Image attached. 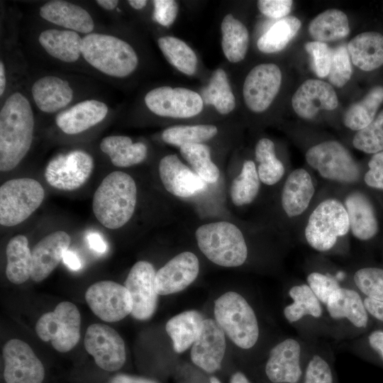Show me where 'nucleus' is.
Masks as SVG:
<instances>
[{
	"label": "nucleus",
	"mask_w": 383,
	"mask_h": 383,
	"mask_svg": "<svg viewBox=\"0 0 383 383\" xmlns=\"http://www.w3.org/2000/svg\"><path fill=\"white\" fill-rule=\"evenodd\" d=\"M158 46L167 60L182 73L193 75L197 69L194 50L183 40L173 36L160 37Z\"/></svg>",
	"instance_id": "obj_40"
},
{
	"label": "nucleus",
	"mask_w": 383,
	"mask_h": 383,
	"mask_svg": "<svg viewBox=\"0 0 383 383\" xmlns=\"http://www.w3.org/2000/svg\"><path fill=\"white\" fill-rule=\"evenodd\" d=\"M203 316L197 311H187L171 318L165 329L172 340L175 352L185 351L198 338L204 321Z\"/></svg>",
	"instance_id": "obj_33"
},
{
	"label": "nucleus",
	"mask_w": 383,
	"mask_h": 383,
	"mask_svg": "<svg viewBox=\"0 0 383 383\" xmlns=\"http://www.w3.org/2000/svg\"><path fill=\"white\" fill-rule=\"evenodd\" d=\"M199 262L191 252H181L162 267L155 274V287L160 295H168L186 289L197 277Z\"/></svg>",
	"instance_id": "obj_20"
},
{
	"label": "nucleus",
	"mask_w": 383,
	"mask_h": 383,
	"mask_svg": "<svg viewBox=\"0 0 383 383\" xmlns=\"http://www.w3.org/2000/svg\"><path fill=\"white\" fill-rule=\"evenodd\" d=\"M4 377L6 383H42L45 370L28 344L19 339L7 341L3 348Z\"/></svg>",
	"instance_id": "obj_17"
},
{
	"label": "nucleus",
	"mask_w": 383,
	"mask_h": 383,
	"mask_svg": "<svg viewBox=\"0 0 383 383\" xmlns=\"http://www.w3.org/2000/svg\"><path fill=\"white\" fill-rule=\"evenodd\" d=\"M230 383H252L248 377L242 372L234 373L230 380Z\"/></svg>",
	"instance_id": "obj_59"
},
{
	"label": "nucleus",
	"mask_w": 383,
	"mask_h": 383,
	"mask_svg": "<svg viewBox=\"0 0 383 383\" xmlns=\"http://www.w3.org/2000/svg\"><path fill=\"white\" fill-rule=\"evenodd\" d=\"M217 133L218 128L213 125H179L164 130L162 139L167 144L181 147L187 144L202 143L213 138Z\"/></svg>",
	"instance_id": "obj_45"
},
{
	"label": "nucleus",
	"mask_w": 383,
	"mask_h": 383,
	"mask_svg": "<svg viewBox=\"0 0 383 383\" xmlns=\"http://www.w3.org/2000/svg\"><path fill=\"white\" fill-rule=\"evenodd\" d=\"M145 103L155 114L174 118H191L199 114L204 109L202 96L183 87L155 88L146 94Z\"/></svg>",
	"instance_id": "obj_13"
},
{
	"label": "nucleus",
	"mask_w": 383,
	"mask_h": 383,
	"mask_svg": "<svg viewBox=\"0 0 383 383\" xmlns=\"http://www.w3.org/2000/svg\"><path fill=\"white\" fill-rule=\"evenodd\" d=\"M211 383H221L216 377H211L210 378Z\"/></svg>",
	"instance_id": "obj_63"
},
{
	"label": "nucleus",
	"mask_w": 383,
	"mask_h": 383,
	"mask_svg": "<svg viewBox=\"0 0 383 383\" xmlns=\"http://www.w3.org/2000/svg\"><path fill=\"white\" fill-rule=\"evenodd\" d=\"M96 3L104 9L113 10L117 6L118 4V1L117 0H97Z\"/></svg>",
	"instance_id": "obj_60"
},
{
	"label": "nucleus",
	"mask_w": 383,
	"mask_h": 383,
	"mask_svg": "<svg viewBox=\"0 0 383 383\" xmlns=\"http://www.w3.org/2000/svg\"><path fill=\"white\" fill-rule=\"evenodd\" d=\"M82 55L94 68L115 77L128 76L138 64L137 54L129 43L101 33H89L82 38Z\"/></svg>",
	"instance_id": "obj_4"
},
{
	"label": "nucleus",
	"mask_w": 383,
	"mask_h": 383,
	"mask_svg": "<svg viewBox=\"0 0 383 383\" xmlns=\"http://www.w3.org/2000/svg\"><path fill=\"white\" fill-rule=\"evenodd\" d=\"M159 174L165 189L178 197L192 196L206 187L205 182L186 166L177 155H167L160 160Z\"/></svg>",
	"instance_id": "obj_23"
},
{
	"label": "nucleus",
	"mask_w": 383,
	"mask_h": 383,
	"mask_svg": "<svg viewBox=\"0 0 383 383\" xmlns=\"http://www.w3.org/2000/svg\"><path fill=\"white\" fill-rule=\"evenodd\" d=\"M293 1L291 0H260L257 5L259 11L272 18H283L291 11Z\"/></svg>",
	"instance_id": "obj_53"
},
{
	"label": "nucleus",
	"mask_w": 383,
	"mask_h": 383,
	"mask_svg": "<svg viewBox=\"0 0 383 383\" xmlns=\"http://www.w3.org/2000/svg\"><path fill=\"white\" fill-rule=\"evenodd\" d=\"M350 229L348 213L338 200L328 199L321 202L310 214L305 228V238L315 250L327 252L333 248L339 237Z\"/></svg>",
	"instance_id": "obj_9"
},
{
	"label": "nucleus",
	"mask_w": 383,
	"mask_h": 383,
	"mask_svg": "<svg viewBox=\"0 0 383 383\" xmlns=\"http://www.w3.org/2000/svg\"><path fill=\"white\" fill-rule=\"evenodd\" d=\"M305 50L312 60L316 74L322 78L328 77L331 66L332 48L326 43L312 41L305 45Z\"/></svg>",
	"instance_id": "obj_50"
},
{
	"label": "nucleus",
	"mask_w": 383,
	"mask_h": 383,
	"mask_svg": "<svg viewBox=\"0 0 383 383\" xmlns=\"http://www.w3.org/2000/svg\"><path fill=\"white\" fill-rule=\"evenodd\" d=\"M382 102L383 87H374L360 101L348 109L343 117L345 126L357 131L364 128L374 119Z\"/></svg>",
	"instance_id": "obj_38"
},
{
	"label": "nucleus",
	"mask_w": 383,
	"mask_h": 383,
	"mask_svg": "<svg viewBox=\"0 0 383 383\" xmlns=\"http://www.w3.org/2000/svg\"><path fill=\"white\" fill-rule=\"evenodd\" d=\"M195 237L202 253L218 265L238 267L247 260L244 236L232 223L217 221L201 225L196 230Z\"/></svg>",
	"instance_id": "obj_5"
},
{
	"label": "nucleus",
	"mask_w": 383,
	"mask_h": 383,
	"mask_svg": "<svg viewBox=\"0 0 383 383\" xmlns=\"http://www.w3.org/2000/svg\"><path fill=\"white\" fill-rule=\"evenodd\" d=\"M34 128V117L28 100L15 92L0 111V170L9 172L21 162L28 152Z\"/></svg>",
	"instance_id": "obj_1"
},
{
	"label": "nucleus",
	"mask_w": 383,
	"mask_h": 383,
	"mask_svg": "<svg viewBox=\"0 0 383 383\" xmlns=\"http://www.w3.org/2000/svg\"><path fill=\"white\" fill-rule=\"evenodd\" d=\"M94 169L92 157L83 150H74L53 157L45 170V179L52 187L72 191L81 187Z\"/></svg>",
	"instance_id": "obj_14"
},
{
	"label": "nucleus",
	"mask_w": 383,
	"mask_h": 383,
	"mask_svg": "<svg viewBox=\"0 0 383 383\" xmlns=\"http://www.w3.org/2000/svg\"><path fill=\"white\" fill-rule=\"evenodd\" d=\"M84 343L87 352L102 370L113 372L123 366L126 359L124 341L113 328L103 323L90 325Z\"/></svg>",
	"instance_id": "obj_16"
},
{
	"label": "nucleus",
	"mask_w": 383,
	"mask_h": 383,
	"mask_svg": "<svg viewBox=\"0 0 383 383\" xmlns=\"http://www.w3.org/2000/svg\"><path fill=\"white\" fill-rule=\"evenodd\" d=\"M255 155L258 163L257 170L260 180L267 185L277 183L284 174V167L276 157L274 143L268 138L259 140Z\"/></svg>",
	"instance_id": "obj_42"
},
{
	"label": "nucleus",
	"mask_w": 383,
	"mask_h": 383,
	"mask_svg": "<svg viewBox=\"0 0 383 383\" xmlns=\"http://www.w3.org/2000/svg\"><path fill=\"white\" fill-rule=\"evenodd\" d=\"M203 101L214 106L221 114L231 113L235 107V99L226 72L221 68L211 75L208 87L204 90Z\"/></svg>",
	"instance_id": "obj_41"
},
{
	"label": "nucleus",
	"mask_w": 383,
	"mask_h": 383,
	"mask_svg": "<svg viewBox=\"0 0 383 383\" xmlns=\"http://www.w3.org/2000/svg\"><path fill=\"white\" fill-rule=\"evenodd\" d=\"M293 109L302 118L311 119L320 110L331 111L338 104V96L333 87L318 79L305 81L292 99Z\"/></svg>",
	"instance_id": "obj_22"
},
{
	"label": "nucleus",
	"mask_w": 383,
	"mask_h": 383,
	"mask_svg": "<svg viewBox=\"0 0 383 383\" xmlns=\"http://www.w3.org/2000/svg\"><path fill=\"white\" fill-rule=\"evenodd\" d=\"M287 296L283 315L298 335L310 342L329 338L325 306L306 283L292 285Z\"/></svg>",
	"instance_id": "obj_3"
},
{
	"label": "nucleus",
	"mask_w": 383,
	"mask_h": 383,
	"mask_svg": "<svg viewBox=\"0 0 383 383\" xmlns=\"http://www.w3.org/2000/svg\"><path fill=\"white\" fill-rule=\"evenodd\" d=\"M370 170L364 180L367 186L383 189V151L374 154L368 162Z\"/></svg>",
	"instance_id": "obj_54"
},
{
	"label": "nucleus",
	"mask_w": 383,
	"mask_h": 383,
	"mask_svg": "<svg viewBox=\"0 0 383 383\" xmlns=\"http://www.w3.org/2000/svg\"><path fill=\"white\" fill-rule=\"evenodd\" d=\"M45 191L32 178L12 179L0 187V224L14 226L26 221L41 205Z\"/></svg>",
	"instance_id": "obj_10"
},
{
	"label": "nucleus",
	"mask_w": 383,
	"mask_h": 383,
	"mask_svg": "<svg viewBox=\"0 0 383 383\" xmlns=\"http://www.w3.org/2000/svg\"><path fill=\"white\" fill-rule=\"evenodd\" d=\"M260 181L254 162L245 160L240 173L231 186L230 195L233 204L241 206L250 204L259 192Z\"/></svg>",
	"instance_id": "obj_43"
},
{
	"label": "nucleus",
	"mask_w": 383,
	"mask_h": 383,
	"mask_svg": "<svg viewBox=\"0 0 383 383\" xmlns=\"http://www.w3.org/2000/svg\"><path fill=\"white\" fill-rule=\"evenodd\" d=\"M70 243V236L63 231L52 232L37 243L31 251L32 280L46 279L62 260Z\"/></svg>",
	"instance_id": "obj_24"
},
{
	"label": "nucleus",
	"mask_w": 383,
	"mask_h": 383,
	"mask_svg": "<svg viewBox=\"0 0 383 383\" xmlns=\"http://www.w3.org/2000/svg\"><path fill=\"white\" fill-rule=\"evenodd\" d=\"M353 73L350 57L345 45L332 49L331 62L328 75L330 83L343 87L350 79Z\"/></svg>",
	"instance_id": "obj_49"
},
{
	"label": "nucleus",
	"mask_w": 383,
	"mask_h": 383,
	"mask_svg": "<svg viewBox=\"0 0 383 383\" xmlns=\"http://www.w3.org/2000/svg\"><path fill=\"white\" fill-rule=\"evenodd\" d=\"M155 270L148 261H138L131 267L124 286L133 301L131 316L138 320H147L155 313L157 295L155 287Z\"/></svg>",
	"instance_id": "obj_19"
},
{
	"label": "nucleus",
	"mask_w": 383,
	"mask_h": 383,
	"mask_svg": "<svg viewBox=\"0 0 383 383\" xmlns=\"http://www.w3.org/2000/svg\"><path fill=\"white\" fill-rule=\"evenodd\" d=\"M334 353L326 340L311 342L301 383H338Z\"/></svg>",
	"instance_id": "obj_30"
},
{
	"label": "nucleus",
	"mask_w": 383,
	"mask_h": 383,
	"mask_svg": "<svg viewBox=\"0 0 383 383\" xmlns=\"http://www.w3.org/2000/svg\"><path fill=\"white\" fill-rule=\"evenodd\" d=\"M89 247L97 252L103 253L106 250V245L102 237L97 233H90L87 235Z\"/></svg>",
	"instance_id": "obj_57"
},
{
	"label": "nucleus",
	"mask_w": 383,
	"mask_h": 383,
	"mask_svg": "<svg viewBox=\"0 0 383 383\" xmlns=\"http://www.w3.org/2000/svg\"><path fill=\"white\" fill-rule=\"evenodd\" d=\"M179 150L183 158L204 182L215 183L218 181L220 172L211 160L207 145L203 143L187 144L179 147Z\"/></svg>",
	"instance_id": "obj_44"
},
{
	"label": "nucleus",
	"mask_w": 383,
	"mask_h": 383,
	"mask_svg": "<svg viewBox=\"0 0 383 383\" xmlns=\"http://www.w3.org/2000/svg\"><path fill=\"white\" fill-rule=\"evenodd\" d=\"M129 5L136 10H140L144 8L148 3L146 0H129L128 1Z\"/></svg>",
	"instance_id": "obj_62"
},
{
	"label": "nucleus",
	"mask_w": 383,
	"mask_h": 383,
	"mask_svg": "<svg viewBox=\"0 0 383 383\" xmlns=\"http://www.w3.org/2000/svg\"><path fill=\"white\" fill-rule=\"evenodd\" d=\"M6 74L4 65L2 61L0 62V95L2 96L6 89Z\"/></svg>",
	"instance_id": "obj_61"
},
{
	"label": "nucleus",
	"mask_w": 383,
	"mask_h": 383,
	"mask_svg": "<svg viewBox=\"0 0 383 383\" xmlns=\"http://www.w3.org/2000/svg\"><path fill=\"white\" fill-rule=\"evenodd\" d=\"M365 306L370 316L383 323V301H378L363 297Z\"/></svg>",
	"instance_id": "obj_55"
},
{
	"label": "nucleus",
	"mask_w": 383,
	"mask_h": 383,
	"mask_svg": "<svg viewBox=\"0 0 383 383\" xmlns=\"http://www.w3.org/2000/svg\"><path fill=\"white\" fill-rule=\"evenodd\" d=\"M107 113L108 107L104 103L94 99L86 100L60 113L55 122L64 133L74 135L100 123Z\"/></svg>",
	"instance_id": "obj_25"
},
{
	"label": "nucleus",
	"mask_w": 383,
	"mask_h": 383,
	"mask_svg": "<svg viewBox=\"0 0 383 383\" xmlns=\"http://www.w3.org/2000/svg\"><path fill=\"white\" fill-rule=\"evenodd\" d=\"M100 149L118 167H127L142 162L147 156V147L140 142L133 143L125 135H111L104 138Z\"/></svg>",
	"instance_id": "obj_34"
},
{
	"label": "nucleus",
	"mask_w": 383,
	"mask_h": 383,
	"mask_svg": "<svg viewBox=\"0 0 383 383\" xmlns=\"http://www.w3.org/2000/svg\"><path fill=\"white\" fill-rule=\"evenodd\" d=\"M85 299L92 312L106 322L122 320L133 309L131 296L125 286L113 281H101L86 291Z\"/></svg>",
	"instance_id": "obj_15"
},
{
	"label": "nucleus",
	"mask_w": 383,
	"mask_h": 383,
	"mask_svg": "<svg viewBox=\"0 0 383 383\" xmlns=\"http://www.w3.org/2000/svg\"><path fill=\"white\" fill-rule=\"evenodd\" d=\"M343 277L319 271L309 272L306 278V283L325 306L346 285L341 282Z\"/></svg>",
	"instance_id": "obj_48"
},
{
	"label": "nucleus",
	"mask_w": 383,
	"mask_h": 383,
	"mask_svg": "<svg viewBox=\"0 0 383 383\" xmlns=\"http://www.w3.org/2000/svg\"><path fill=\"white\" fill-rule=\"evenodd\" d=\"M62 260L64 263L72 270H78L81 268V262L77 255L72 251L67 250L64 254Z\"/></svg>",
	"instance_id": "obj_58"
},
{
	"label": "nucleus",
	"mask_w": 383,
	"mask_h": 383,
	"mask_svg": "<svg viewBox=\"0 0 383 383\" xmlns=\"http://www.w3.org/2000/svg\"><path fill=\"white\" fill-rule=\"evenodd\" d=\"M311 345L298 335L276 343L263 365L265 379L269 383H301Z\"/></svg>",
	"instance_id": "obj_8"
},
{
	"label": "nucleus",
	"mask_w": 383,
	"mask_h": 383,
	"mask_svg": "<svg viewBox=\"0 0 383 383\" xmlns=\"http://www.w3.org/2000/svg\"><path fill=\"white\" fill-rule=\"evenodd\" d=\"M353 145L368 154L383 151V110L369 125L356 133Z\"/></svg>",
	"instance_id": "obj_47"
},
{
	"label": "nucleus",
	"mask_w": 383,
	"mask_h": 383,
	"mask_svg": "<svg viewBox=\"0 0 383 383\" xmlns=\"http://www.w3.org/2000/svg\"><path fill=\"white\" fill-rule=\"evenodd\" d=\"M31 93L36 106L45 113H54L63 109L73 97L68 82L55 76L38 79L33 84Z\"/></svg>",
	"instance_id": "obj_28"
},
{
	"label": "nucleus",
	"mask_w": 383,
	"mask_h": 383,
	"mask_svg": "<svg viewBox=\"0 0 383 383\" xmlns=\"http://www.w3.org/2000/svg\"><path fill=\"white\" fill-rule=\"evenodd\" d=\"M346 343L366 347L383 364V329H374L364 336L346 341Z\"/></svg>",
	"instance_id": "obj_51"
},
{
	"label": "nucleus",
	"mask_w": 383,
	"mask_h": 383,
	"mask_svg": "<svg viewBox=\"0 0 383 383\" xmlns=\"http://www.w3.org/2000/svg\"><path fill=\"white\" fill-rule=\"evenodd\" d=\"M221 30V47L227 60L233 63L243 60L249 45V33L245 26L231 13H228L223 18Z\"/></svg>",
	"instance_id": "obj_36"
},
{
	"label": "nucleus",
	"mask_w": 383,
	"mask_h": 383,
	"mask_svg": "<svg viewBox=\"0 0 383 383\" xmlns=\"http://www.w3.org/2000/svg\"><path fill=\"white\" fill-rule=\"evenodd\" d=\"M137 202V187L128 174L115 171L109 174L94 192L92 209L104 227L117 229L129 221Z\"/></svg>",
	"instance_id": "obj_2"
},
{
	"label": "nucleus",
	"mask_w": 383,
	"mask_h": 383,
	"mask_svg": "<svg viewBox=\"0 0 383 383\" xmlns=\"http://www.w3.org/2000/svg\"><path fill=\"white\" fill-rule=\"evenodd\" d=\"M315 188L309 172L299 168L290 173L282 192V206L289 217L301 214L309 206Z\"/></svg>",
	"instance_id": "obj_27"
},
{
	"label": "nucleus",
	"mask_w": 383,
	"mask_h": 383,
	"mask_svg": "<svg viewBox=\"0 0 383 383\" xmlns=\"http://www.w3.org/2000/svg\"><path fill=\"white\" fill-rule=\"evenodd\" d=\"M38 41L50 55L65 62H75L82 55V38L71 30H43Z\"/></svg>",
	"instance_id": "obj_32"
},
{
	"label": "nucleus",
	"mask_w": 383,
	"mask_h": 383,
	"mask_svg": "<svg viewBox=\"0 0 383 383\" xmlns=\"http://www.w3.org/2000/svg\"><path fill=\"white\" fill-rule=\"evenodd\" d=\"M81 316L77 306L62 301L55 310L44 313L35 324V332L43 341H50L58 352L71 350L80 338Z\"/></svg>",
	"instance_id": "obj_11"
},
{
	"label": "nucleus",
	"mask_w": 383,
	"mask_h": 383,
	"mask_svg": "<svg viewBox=\"0 0 383 383\" xmlns=\"http://www.w3.org/2000/svg\"><path fill=\"white\" fill-rule=\"evenodd\" d=\"M306 160L327 179L353 183L359 179L357 165L350 152L337 141H325L311 147L306 153Z\"/></svg>",
	"instance_id": "obj_12"
},
{
	"label": "nucleus",
	"mask_w": 383,
	"mask_h": 383,
	"mask_svg": "<svg viewBox=\"0 0 383 383\" xmlns=\"http://www.w3.org/2000/svg\"><path fill=\"white\" fill-rule=\"evenodd\" d=\"M6 252L7 279L15 284L24 283L30 277L32 268V255L27 238L23 235L11 238Z\"/></svg>",
	"instance_id": "obj_35"
},
{
	"label": "nucleus",
	"mask_w": 383,
	"mask_h": 383,
	"mask_svg": "<svg viewBox=\"0 0 383 383\" xmlns=\"http://www.w3.org/2000/svg\"><path fill=\"white\" fill-rule=\"evenodd\" d=\"M329 338L348 341L362 335L370 318L363 296L350 285L343 286L325 306Z\"/></svg>",
	"instance_id": "obj_7"
},
{
	"label": "nucleus",
	"mask_w": 383,
	"mask_h": 383,
	"mask_svg": "<svg viewBox=\"0 0 383 383\" xmlns=\"http://www.w3.org/2000/svg\"><path fill=\"white\" fill-rule=\"evenodd\" d=\"M154 19L160 25L169 27L175 21L179 12L178 4L174 0H155Z\"/></svg>",
	"instance_id": "obj_52"
},
{
	"label": "nucleus",
	"mask_w": 383,
	"mask_h": 383,
	"mask_svg": "<svg viewBox=\"0 0 383 383\" xmlns=\"http://www.w3.org/2000/svg\"><path fill=\"white\" fill-rule=\"evenodd\" d=\"M40 16L57 26L83 33H90L94 27L90 14L82 7L61 0L50 1L40 9Z\"/></svg>",
	"instance_id": "obj_26"
},
{
	"label": "nucleus",
	"mask_w": 383,
	"mask_h": 383,
	"mask_svg": "<svg viewBox=\"0 0 383 383\" xmlns=\"http://www.w3.org/2000/svg\"><path fill=\"white\" fill-rule=\"evenodd\" d=\"M345 205L353 235L361 240L372 238L378 231V222L368 198L355 192L347 196Z\"/></svg>",
	"instance_id": "obj_29"
},
{
	"label": "nucleus",
	"mask_w": 383,
	"mask_h": 383,
	"mask_svg": "<svg viewBox=\"0 0 383 383\" xmlns=\"http://www.w3.org/2000/svg\"><path fill=\"white\" fill-rule=\"evenodd\" d=\"M281 83L282 72L277 65L264 63L254 67L243 84L245 105L255 113L265 111L277 96Z\"/></svg>",
	"instance_id": "obj_18"
},
{
	"label": "nucleus",
	"mask_w": 383,
	"mask_h": 383,
	"mask_svg": "<svg viewBox=\"0 0 383 383\" xmlns=\"http://www.w3.org/2000/svg\"><path fill=\"white\" fill-rule=\"evenodd\" d=\"M347 48L353 65L363 71H373L383 65V35L378 32L358 34Z\"/></svg>",
	"instance_id": "obj_31"
},
{
	"label": "nucleus",
	"mask_w": 383,
	"mask_h": 383,
	"mask_svg": "<svg viewBox=\"0 0 383 383\" xmlns=\"http://www.w3.org/2000/svg\"><path fill=\"white\" fill-rule=\"evenodd\" d=\"M216 321L238 348L250 350L257 343L260 327L255 312L240 294L228 292L214 304Z\"/></svg>",
	"instance_id": "obj_6"
},
{
	"label": "nucleus",
	"mask_w": 383,
	"mask_h": 383,
	"mask_svg": "<svg viewBox=\"0 0 383 383\" xmlns=\"http://www.w3.org/2000/svg\"><path fill=\"white\" fill-rule=\"evenodd\" d=\"M225 350L223 329L216 320L204 319L201 332L192 347V362L206 372L213 373L220 369Z\"/></svg>",
	"instance_id": "obj_21"
},
{
	"label": "nucleus",
	"mask_w": 383,
	"mask_h": 383,
	"mask_svg": "<svg viewBox=\"0 0 383 383\" xmlns=\"http://www.w3.org/2000/svg\"><path fill=\"white\" fill-rule=\"evenodd\" d=\"M309 33L315 41L322 43L342 39L350 33L348 17L338 9H328L311 21Z\"/></svg>",
	"instance_id": "obj_37"
},
{
	"label": "nucleus",
	"mask_w": 383,
	"mask_h": 383,
	"mask_svg": "<svg viewBox=\"0 0 383 383\" xmlns=\"http://www.w3.org/2000/svg\"><path fill=\"white\" fill-rule=\"evenodd\" d=\"M301 23L293 16H287L274 23L257 42L260 51L274 53L283 50L296 35Z\"/></svg>",
	"instance_id": "obj_39"
},
{
	"label": "nucleus",
	"mask_w": 383,
	"mask_h": 383,
	"mask_svg": "<svg viewBox=\"0 0 383 383\" xmlns=\"http://www.w3.org/2000/svg\"><path fill=\"white\" fill-rule=\"evenodd\" d=\"M353 287L363 297L383 301V269L365 267L355 271L351 278Z\"/></svg>",
	"instance_id": "obj_46"
},
{
	"label": "nucleus",
	"mask_w": 383,
	"mask_h": 383,
	"mask_svg": "<svg viewBox=\"0 0 383 383\" xmlns=\"http://www.w3.org/2000/svg\"><path fill=\"white\" fill-rule=\"evenodd\" d=\"M109 383H157L153 380L138 377L135 376H131L128 374H117L113 377Z\"/></svg>",
	"instance_id": "obj_56"
}]
</instances>
